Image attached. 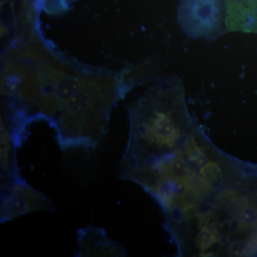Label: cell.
I'll use <instances>...</instances> for the list:
<instances>
[{"label": "cell", "mask_w": 257, "mask_h": 257, "mask_svg": "<svg viewBox=\"0 0 257 257\" xmlns=\"http://www.w3.org/2000/svg\"><path fill=\"white\" fill-rule=\"evenodd\" d=\"M178 182L179 181L171 176L164 175L161 176L155 183L146 187L163 207L171 208L175 202L177 192L181 188V186L177 184Z\"/></svg>", "instance_id": "8992f818"}, {"label": "cell", "mask_w": 257, "mask_h": 257, "mask_svg": "<svg viewBox=\"0 0 257 257\" xmlns=\"http://www.w3.org/2000/svg\"><path fill=\"white\" fill-rule=\"evenodd\" d=\"M186 151H187V156L198 167H204L209 162L205 154L196 145L195 142L192 138H189L186 142Z\"/></svg>", "instance_id": "8fae6325"}, {"label": "cell", "mask_w": 257, "mask_h": 257, "mask_svg": "<svg viewBox=\"0 0 257 257\" xmlns=\"http://www.w3.org/2000/svg\"><path fill=\"white\" fill-rule=\"evenodd\" d=\"M171 216L172 219L176 221H180V219L184 217L183 211L182 209H179L178 207H174L171 209Z\"/></svg>", "instance_id": "2e32d148"}, {"label": "cell", "mask_w": 257, "mask_h": 257, "mask_svg": "<svg viewBox=\"0 0 257 257\" xmlns=\"http://www.w3.org/2000/svg\"><path fill=\"white\" fill-rule=\"evenodd\" d=\"M217 229L213 226H204L198 233L196 238V245L199 249L205 250L217 241Z\"/></svg>", "instance_id": "9c48e42d"}, {"label": "cell", "mask_w": 257, "mask_h": 257, "mask_svg": "<svg viewBox=\"0 0 257 257\" xmlns=\"http://www.w3.org/2000/svg\"><path fill=\"white\" fill-rule=\"evenodd\" d=\"M201 168L200 172L202 177L210 183L217 182L221 177V168L215 162H208L207 165Z\"/></svg>", "instance_id": "4fadbf2b"}, {"label": "cell", "mask_w": 257, "mask_h": 257, "mask_svg": "<svg viewBox=\"0 0 257 257\" xmlns=\"http://www.w3.org/2000/svg\"><path fill=\"white\" fill-rule=\"evenodd\" d=\"M222 0H182L178 21L192 39L215 40L226 32L227 23Z\"/></svg>", "instance_id": "7a4b0ae2"}, {"label": "cell", "mask_w": 257, "mask_h": 257, "mask_svg": "<svg viewBox=\"0 0 257 257\" xmlns=\"http://www.w3.org/2000/svg\"><path fill=\"white\" fill-rule=\"evenodd\" d=\"M42 9L50 15H58L69 9L67 0H42Z\"/></svg>", "instance_id": "7c38bea8"}, {"label": "cell", "mask_w": 257, "mask_h": 257, "mask_svg": "<svg viewBox=\"0 0 257 257\" xmlns=\"http://www.w3.org/2000/svg\"><path fill=\"white\" fill-rule=\"evenodd\" d=\"M1 189L6 188L15 182L24 180L20 175L16 161V149L14 139L8 128L1 121Z\"/></svg>", "instance_id": "5b68a950"}, {"label": "cell", "mask_w": 257, "mask_h": 257, "mask_svg": "<svg viewBox=\"0 0 257 257\" xmlns=\"http://www.w3.org/2000/svg\"><path fill=\"white\" fill-rule=\"evenodd\" d=\"M183 184L187 188L192 189L202 195L210 192L212 189V186L209 181L204 178L202 176H199L194 173L192 171Z\"/></svg>", "instance_id": "30bf717a"}, {"label": "cell", "mask_w": 257, "mask_h": 257, "mask_svg": "<svg viewBox=\"0 0 257 257\" xmlns=\"http://www.w3.org/2000/svg\"><path fill=\"white\" fill-rule=\"evenodd\" d=\"M228 252L230 256H243L249 254L247 242L238 240L231 243L228 249Z\"/></svg>", "instance_id": "5bb4252c"}, {"label": "cell", "mask_w": 257, "mask_h": 257, "mask_svg": "<svg viewBox=\"0 0 257 257\" xmlns=\"http://www.w3.org/2000/svg\"><path fill=\"white\" fill-rule=\"evenodd\" d=\"M79 251L76 256H124V248L110 239L105 230L87 226L77 231Z\"/></svg>", "instance_id": "277c9868"}, {"label": "cell", "mask_w": 257, "mask_h": 257, "mask_svg": "<svg viewBox=\"0 0 257 257\" xmlns=\"http://www.w3.org/2000/svg\"><path fill=\"white\" fill-rule=\"evenodd\" d=\"M54 209L55 204L50 198L29 185L25 179L1 189V223L29 213Z\"/></svg>", "instance_id": "3957f363"}, {"label": "cell", "mask_w": 257, "mask_h": 257, "mask_svg": "<svg viewBox=\"0 0 257 257\" xmlns=\"http://www.w3.org/2000/svg\"><path fill=\"white\" fill-rule=\"evenodd\" d=\"M237 222L238 232L257 229V204L246 202L239 209Z\"/></svg>", "instance_id": "52a82bcc"}, {"label": "cell", "mask_w": 257, "mask_h": 257, "mask_svg": "<svg viewBox=\"0 0 257 257\" xmlns=\"http://www.w3.org/2000/svg\"><path fill=\"white\" fill-rule=\"evenodd\" d=\"M184 217L186 219H192L198 215V208L196 204H188L184 205L182 209Z\"/></svg>", "instance_id": "9a60e30c"}, {"label": "cell", "mask_w": 257, "mask_h": 257, "mask_svg": "<svg viewBox=\"0 0 257 257\" xmlns=\"http://www.w3.org/2000/svg\"><path fill=\"white\" fill-rule=\"evenodd\" d=\"M126 91L121 74L92 69L50 124L60 148L94 150L107 133L113 106Z\"/></svg>", "instance_id": "6da1fadb"}, {"label": "cell", "mask_w": 257, "mask_h": 257, "mask_svg": "<svg viewBox=\"0 0 257 257\" xmlns=\"http://www.w3.org/2000/svg\"><path fill=\"white\" fill-rule=\"evenodd\" d=\"M167 173H170L171 177L182 184L185 182L189 174L192 172L187 162L183 159L178 158L176 159L175 160H172L170 163H167Z\"/></svg>", "instance_id": "ba28073f"}]
</instances>
